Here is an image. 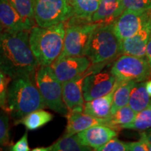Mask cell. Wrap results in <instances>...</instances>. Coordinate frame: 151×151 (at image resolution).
Wrapping results in <instances>:
<instances>
[{"instance_id":"29","label":"cell","mask_w":151,"mask_h":151,"mask_svg":"<svg viewBox=\"0 0 151 151\" xmlns=\"http://www.w3.org/2000/svg\"><path fill=\"white\" fill-rule=\"evenodd\" d=\"M97 151H127L129 150L128 143L119 140L116 137L113 138L103 146L98 148Z\"/></svg>"},{"instance_id":"10","label":"cell","mask_w":151,"mask_h":151,"mask_svg":"<svg viewBox=\"0 0 151 151\" xmlns=\"http://www.w3.org/2000/svg\"><path fill=\"white\" fill-rule=\"evenodd\" d=\"M92 66L88 70L83 84V92L85 101H91L102 97L113 90L116 83V78L111 71H99Z\"/></svg>"},{"instance_id":"16","label":"cell","mask_w":151,"mask_h":151,"mask_svg":"<svg viewBox=\"0 0 151 151\" xmlns=\"http://www.w3.org/2000/svg\"><path fill=\"white\" fill-rule=\"evenodd\" d=\"M66 118L67 119V125L65 136L76 134L96 124L108 126L109 119L97 118L83 112H69Z\"/></svg>"},{"instance_id":"12","label":"cell","mask_w":151,"mask_h":151,"mask_svg":"<svg viewBox=\"0 0 151 151\" xmlns=\"http://www.w3.org/2000/svg\"><path fill=\"white\" fill-rule=\"evenodd\" d=\"M88 70L62 83V97L69 112H83L85 100L83 84Z\"/></svg>"},{"instance_id":"23","label":"cell","mask_w":151,"mask_h":151,"mask_svg":"<svg viewBox=\"0 0 151 151\" xmlns=\"http://www.w3.org/2000/svg\"><path fill=\"white\" fill-rule=\"evenodd\" d=\"M50 151H88L92 150L90 147L85 146L79 140L78 135L64 136L50 146Z\"/></svg>"},{"instance_id":"33","label":"cell","mask_w":151,"mask_h":151,"mask_svg":"<svg viewBox=\"0 0 151 151\" xmlns=\"http://www.w3.org/2000/svg\"><path fill=\"white\" fill-rule=\"evenodd\" d=\"M146 58L149 62V65H150L151 67V35L149 39L148 44H147L146 47Z\"/></svg>"},{"instance_id":"34","label":"cell","mask_w":151,"mask_h":151,"mask_svg":"<svg viewBox=\"0 0 151 151\" xmlns=\"http://www.w3.org/2000/svg\"><path fill=\"white\" fill-rule=\"evenodd\" d=\"M141 137L146 139L147 141L151 143V128L145 130L141 133Z\"/></svg>"},{"instance_id":"37","label":"cell","mask_w":151,"mask_h":151,"mask_svg":"<svg viewBox=\"0 0 151 151\" xmlns=\"http://www.w3.org/2000/svg\"><path fill=\"white\" fill-rule=\"evenodd\" d=\"M147 146H148V151H151V143L147 141Z\"/></svg>"},{"instance_id":"21","label":"cell","mask_w":151,"mask_h":151,"mask_svg":"<svg viewBox=\"0 0 151 151\" xmlns=\"http://www.w3.org/2000/svg\"><path fill=\"white\" fill-rule=\"evenodd\" d=\"M52 118L53 116L50 113L43 109H39L27 114V116L20 119L16 124H22L28 130L34 131L48 123L49 122L51 121Z\"/></svg>"},{"instance_id":"38","label":"cell","mask_w":151,"mask_h":151,"mask_svg":"<svg viewBox=\"0 0 151 151\" xmlns=\"http://www.w3.org/2000/svg\"><path fill=\"white\" fill-rule=\"evenodd\" d=\"M2 32H3V27L2 26H1V24H0V33Z\"/></svg>"},{"instance_id":"19","label":"cell","mask_w":151,"mask_h":151,"mask_svg":"<svg viewBox=\"0 0 151 151\" xmlns=\"http://www.w3.org/2000/svg\"><path fill=\"white\" fill-rule=\"evenodd\" d=\"M124 11L122 0H101L92 18L94 23H111Z\"/></svg>"},{"instance_id":"6","label":"cell","mask_w":151,"mask_h":151,"mask_svg":"<svg viewBox=\"0 0 151 151\" xmlns=\"http://www.w3.org/2000/svg\"><path fill=\"white\" fill-rule=\"evenodd\" d=\"M35 20L41 27L67 22L73 16L70 0H35Z\"/></svg>"},{"instance_id":"30","label":"cell","mask_w":151,"mask_h":151,"mask_svg":"<svg viewBox=\"0 0 151 151\" xmlns=\"http://www.w3.org/2000/svg\"><path fill=\"white\" fill-rule=\"evenodd\" d=\"M122 2L124 10H151V0H122Z\"/></svg>"},{"instance_id":"15","label":"cell","mask_w":151,"mask_h":151,"mask_svg":"<svg viewBox=\"0 0 151 151\" xmlns=\"http://www.w3.org/2000/svg\"><path fill=\"white\" fill-rule=\"evenodd\" d=\"M151 35V21L131 37L120 41L121 53L146 58V47Z\"/></svg>"},{"instance_id":"3","label":"cell","mask_w":151,"mask_h":151,"mask_svg":"<svg viewBox=\"0 0 151 151\" xmlns=\"http://www.w3.org/2000/svg\"><path fill=\"white\" fill-rule=\"evenodd\" d=\"M65 32V22L49 27L34 26L29 30V46L39 65L50 66L58 59L63 48Z\"/></svg>"},{"instance_id":"9","label":"cell","mask_w":151,"mask_h":151,"mask_svg":"<svg viewBox=\"0 0 151 151\" xmlns=\"http://www.w3.org/2000/svg\"><path fill=\"white\" fill-rule=\"evenodd\" d=\"M151 21V10L125 9L112 22L113 29L120 41L131 37Z\"/></svg>"},{"instance_id":"18","label":"cell","mask_w":151,"mask_h":151,"mask_svg":"<svg viewBox=\"0 0 151 151\" xmlns=\"http://www.w3.org/2000/svg\"><path fill=\"white\" fill-rule=\"evenodd\" d=\"M73 16L67 21L66 26L92 22V18L99 8L101 0H70Z\"/></svg>"},{"instance_id":"7","label":"cell","mask_w":151,"mask_h":151,"mask_svg":"<svg viewBox=\"0 0 151 151\" xmlns=\"http://www.w3.org/2000/svg\"><path fill=\"white\" fill-rule=\"evenodd\" d=\"M111 72L120 82L144 81L151 76V67L145 58L123 54L113 64Z\"/></svg>"},{"instance_id":"24","label":"cell","mask_w":151,"mask_h":151,"mask_svg":"<svg viewBox=\"0 0 151 151\" xmlns=\"http://www.w3.org/2000/svg\"><path fill=\"white\" fill-rule=\"evenodd\" d=\"M137 115V113L129 105L124 106L109 117L108 126L115 129L118 127L121 128L123 125L133 122Z\"/></svg>"},{"instance_id":"11","label":"cell","mask_w":151,"mask_h":151,"mask_svg":"<svg viewBox=\"0 0 151 151\" xmlns=\"http://www.w3.org/2000/svg\"><path fill=\"white\" fill-rule=\"evenodd\" d=\"M92 65L89 58L83 55L58 58L50 67L58 80L63 83L86 72Z\"/></svg>"},{"instance_id":"13","label":"cell","mask_w":151,"mask_h":151,"mask_svg":"<svg viewBox=\"0 0 151 151\" xmlns=\"http://www.w3.org/2000/svg\"><path fill=\"white\" fill-rule=\"evenodd\" d=\"M0 24L3 31L8 32L30 30L35 26L24 20L9 0H0Z\"/></svg>"},{"instance_id":"1","label":"cell","mask_w":151,"mask_h":151,"mask_svg":"<svg viewBox=\"0 0 151 151\" xmlns=\"http://www.w3.org/2000/svg\"><path fill=\"white\" fill-rule=\"evenodd\" d=\"M29 30L0 33V70L11 79L32 78L40 65L29 42Z\"/></svg>"},{"instance_id":"25","label":"cell","mask_w":151,"mask_h":151,"mask_svg":"<svg viewBox=\"0 0 151 151\" xmlns=\"http://www.w3.org/2000/svg\"><path fill=\"white\" fill-rule=\"evenodd\" d=\"M24 20L35 24V0H9Z\"/></svg>"},{"instance_id":"22","label":"cell","mask_w":151,"mask_h":151,"mask_svg":"<svg viewBox=\"0 0 151 151\" xmlns=\"http://www.w3.org/2000/svg\"><path fill=\"white\" fill-rule=\"evenodd\" d=\"M137 83L134 81H127L119 84L113 96L111 115L114 114L122 107L128 105L131 92Z\"/></svg>"},{"instance_id":"35","label":"cell","mask_w":151,"mask_h":151,"mask_svg":"<svg viewBox=\"0 0 151 151\" xmlns=\"http://www.w3.org/2000/svg\"><path fill=\"white\" fill-rule=\"evenodd\" d=\"M146 88L147 92L151 97V80H149L146 82Z\"/></svg>"},{"instance_id":"36","label":"cell","mask_w":151,"mask_h":151,"mask_svg":"<svg viewBox=\"0 0 151 151\" xmlns=\"http://www.w3.org/2000/svg\"><path fill=\"white\" fill-rule=\"evenodd\" d=\"M32 151H50V146L48 147H37L33 149Z\"/></svg>"},{"instance_id":"39","label":"cell","mask_w":151,"mask_h":151,"mask_svg":"<svg viewBox=\"0 0 151 151\" xmlns=\"http://www.w3.org/2000/svg\"><path fill=\"white\" fill-rule=\"evenodd\" d=\"M148 108H149V109H151V100H150V104H149V105H148Z\"/></svg>"},{"instance_id":"2","label":"cell","mask_w":151,"mask_h":151,"mask_svg":"<svg viewBox=\"0 0 151 151\" xmlns=\"http://www.w3.org/2000/svg\"><path fill=\"white\" fill-rule=\"evenodd\" d=\"M46 108L47 106L32 78L22 76L11 79L6 112L16 123L32 111Z\"/></svg>"},{"instance_id":"17","label":"cell","mask_w":151,"mask_h":151,"mask_svg":"<svg viewBox=\"0 0 151 151\" xmlns=\"http://www.w3.org/2000/svg\"><path fill=\"white\" fill-rule=\"evenodd\" d=\"M120 83V81H116L113 90L106 95L96 98L91 101H86L83 113L97 118L109 119L111 116V108L115 91Z\"/></svg>"},{"instance_id":"4","label":"cell","mask_w":151,"mask_h":151,"mask_svg":"<svg viewBox=\"0 0 151 151\" xmlns=\"http://www.w3.org/2000/svg\"><path fill=\"white\" fill-rule=\"evenodd\" d=\"M121 53L120 41L113 29L112 22L101 23L93 30L86 52L92 65H102Z\"/></svg>"},{"instance_id":"27","label":"cell","mask_w":151,"mask_h":151,"mask_svg":"<svg viewBox=\"0 0 151 151\" xmlns=\"http://www.w3.org/2000/svg\"><path fill=\"white\" fill-rule=\"evenodd\" d=\"M10 143L9 116L6 112L0 113V146H8Z\"/></svg>"},{"instance_id":"20","label":"cell","mask_w":151,"mask_h":151,"mask_svg":"<svg viewBox=\"0 0 151 151\" xmlns=\"http://www.w3.org/2000/svg\"><path fill=\"white\" fill-rule=\"evenodd\" d=\"M150 101V97L146 90V83L137 82L132 89L129 100V106L137 113L148 108Z\"/></svg>"},{"instance_id":"26","label":"cell","mask_w":151,"mask_h":151,"mask_svg":"<svg viewBox=\"0 0 151 151\" xmlns=\"http://www.w3.org/2000/svg\"><path fill=\"white\" fill-rule=\"evenodd\" d=\"M121 128L134 129L137 131H145L150 129L151 128V109L146 108L137 113L133 122L123 125Z\"/></svg>"},{"instance_id":"14","label":"cell","mask_w":151,"mask_h":151,"mask_svg":"<svg viewBox=\"0 0 151 151\" xmlns=\"http://www.w3.org/2000/svg\"><path fill=\"white\" fill-rule=\"evenodd\" d=\"M77 135L83 144L96 150L111 139L116 137L118 132L113 128L104 124H96L79 132Z\"/></svg>"},{"instance_id":"5","label":"cell","mask_w":151,"mask_h":151,"mask_svg":"<svg viewBox=\"0 0 151 151\" xmlns=\"http://www.w3.org/2000/svg\"><path fill=\"white\" fill-rule=\"evenodd\" d=\"M35 83L47 107L62 116L69 113L62 97V83L50 66H39L35 73Z\"/></svg>"},{"instance_id":"31","label":"cell","mask_w":151,"mask_h":151,"mask_svg":"<svg viewBox=\"0 0 151 151\" xmlns=\"http://www.w3.org/2000/svg\"><path fill=\"white\" fill-rule=\"evenodd\" d=\"M28 134L25 132L20 139L17 141L15 144L10 147L11 151H29L30 150L29 145H28L27 139Z\"/></svg>"},{"instance_id":"28","label":"cell","mask_w":151,"mask_h":151,"mask_svg":"<svg viewBox=\"0 0 151 151\" xmlns=\"http://www.w3.org/2000/svg\"><path fill=\"white\" fill-rule=\"evenodd\" d=\"M11 78L0 70V109L6 111L7 94Z\"/></svg>"},{"instance_id":"8","label":"cell","mask_w":151,"mask_h":151,"mask_svg":"<svg viewBox=\"0 0 151 151\" xmlns=\"http://www.w3.org/2000/svg\"><path fill=\"white\" fill-rule=\"evenodd\" d=\"M101 23H81L66 26L63 48L58 58L86 55L90 36Z\"/></svg>"},{"instance_id":"32","label":"cell","mask_w":151,"mask_h":151,"mask_svg":"<svg viewBox=\"0 0 151 151\" xmlns=\"http://www.w3.org/2000/svg\"><path fill=\"white\" fill-rule=\"evenodd\" d=\"M129 151H148L147 141L141 137L140 140L134 142L128 143Z\"/></svg>"}]
</instances>
